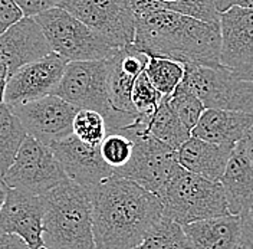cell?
Wrapping results in <instances>:
<instances>
[{
    "mask_svg": "<svg viewBox=\"0 0 253 249\" xmlns=\"http://www.w3.org/2000/svg\"><path fill=\"white\" fill-rule=\"evenodd\" d=\"M95 249H132L163 216L154 193L111 176L91 190Z\"/></svg>",
    "mask_w": 253,
    "mask_h": 249,
    "instance_id": "cell-1",
    "label": "cell"
},
{
    "mask_svg": "<svg viewBox=\"0 0 253 249\" xmlns=\"http://www.w3.org/2000/svg\"><path fill=\"white\" fill-rule=\"evenodd\" d=\"M132 44L148 56L167 58L183 65H221L219 25L170 10L135 17Z\"/></svg>",
    "mask_w": 253,
    "mask_h": 249,
    "instance_id": "cell-2",
    "label": "cell"
},
{
    "mask_svg": "<svg viewBox=\"0 0 253 249\" xmlns=\"http://www.w3.org/2000/svg\"><path fill=\"white\" fill-rule=\"evenodd\" d=\"M41 198L45 248L95 249L91 190L68 179Z\"/></svg>",
    "mask_w": 253,
    "mask_h": 249,
    "instance_id": "cell-3",
    "label": "cell"
},
{
    "mask_svg": "<svg viewBox=\"0 0 253 249\" xmlns=\"http://www.w3.org/2000/svg\"><path fill=\"white\" fill-rule=\"evenodd\" d=\"M156 196L163 204V216L181 226L230 215L220 183L207 180L183 167Z\"/></svg>",
    "mask_w": 253,
    "mask_h": 249,
    "instance_id": "cell-4",
    "label": "cell"
},
{
    "mask_svg": "<svg viewBox=\"0 0 253 249\" xmlns=\"http://www.w3.org/2000/svg\"><path fill=\"white\" fill-rule=\"evenodd\" d=\"M147 120L148 115L140 114L129 125L117 128L132 140L134 150L129 161L114 174L157 195L181 166L177 161V150L147 133Z\"/></svg>",
    "mask_w": 253,
    "mask_h": 249,
    "instance_id": "cell-5",
    "label": "cell"
},
{
    "mask_svg": "<svg viewBox=\"0 0 253 249\" xmlns=\"http://www.w3.org/2000/svg\"><path fill=\"white\" fill-rule=\"evenodd\" d=\"M52 95H56L79 109L99 112L108 130L129 125L138 115L117 112L112 108L107 87V59L68 62L62 78Z\"/></svg>",
    "mask_w": 253,
    "mask_h": 249,
    "instance_id": "cell-6",
    "label": "cell"
},
{
    "mask_svg": "<svg viewBox=\"0 0 253 249\" xmlns=\"http://www.w3.org/2000/svg\"><path fill=\"white\" fill-rule=\"evenodd\" d=\"M33 19L41 26L50 50L69 62L108 59L117 52L115 48L61 7H53Z\"/></svg>",
    "mask_w": 253,
    "mask_h": 249,
    "instance_id": "cell-7",
    "label": "cell"
},
{
    "mask_svg": "<svg viewBox=\"0 0 253 249\" xmlns=\"http://www.w3.org/2000/svg\"><path fill=\"white\" fill-rule=\"evenodd\" d=\"M183 81L200 98L206 109H229L253 115V82L237 78L232 69L184 65Z\"/></svg>",
    "mask_w": 253,
    "mask_h": 249,
    "instance_id": "cell-8",
    "label": "cell"
},
{
    "mask_svg": "<svg viewBox=\"0 0 253 249\" xmlns=\"http://www.w3.org/2000/svg\"><path fill=\"white\" fill-rule=\"evenodd\" d=\"M9 187L35 196H43L68 180L52 149L28 136L22 143L12 166L0 177Z\"/></svg>",
    "mask_w": 253,
    "mask_h": 249,
    "instance_id": "cell-9",
    "label": "cell"
},
{
    "mask_svg": "<svg viewBox=\"0 0 253 249\" xmlns=\"http://www.w3.org/2000/svg\"><path fill=\"white\" fill-rule=\"evenodd\" d=\"M58 7L81 20L110 47L120 49L134 42L135 17L129 0H61Z\"/></svg>",
    "mask_w": 253,
    "mask_h": 249,
    "instance_id": "cell-10",
    "label": "cell"
},
{
    "mask_svg": "<svg viewBox=\"0 0 253 249\" xmlns=\"http://www.w3.org/2000/svg\"><path fill=\"white\" fill-rule=\"evenodd\" d=\"M10 108L23 124L28 136L46 146L72 134V123L79 109L52 94Z\"/></svg>",
    "mask_w": 253,
    "mask_h": 249,
    "instance_id": "cell-11",
    "label": "cell"
},
{
    "mask_svg": "<svg viewBox=\"0 0 253 249\" xmlns=\"http://www.w3.org/2000/svg\"><path fill=\"white\" fill-rule=\"evenodd\" d=\"M68 62L61 55L50 52L46 56L19 68L7 78L4 104L13 107L50 95L62 78Z\"/></svg>",
    "mask_w": 253,
    "mask_h": 249,
    "instance_id": "cell-12",
    "label": "cell"
},
{
    "mask_svg": "<svg viewBox=\"0 0 253 249\" xmlns=\"http://www.w3.org/2000/svg\"><path fill=\"white\" fill-rule=\"evenodd\" d=\"M0 231L17 235L29 249L43 247V202L23 190L9 189L0 210Z\"/></svg>",
    "mask_w": 253,
    "mask_h": 249,
    "instance_id": "cell-13",
    "label": "cell"
},
{
    "mask_svg": "<svg viewBox=\"0 0 253 249\" xmlns=\"http://www.w3.org/2000/svg\"><path fill=\"white\" fill-rule=\"evenodd\" d=\"M59 161L66 177L79 186L94 190L114 170L102 160L99 147H91L79 141L74 134L49 146Z\"/></svg>",
    "mask_w": 253,
    "mask_h": 249,
    "instance_id": "cell-14",
    "label": "cell"
},
{
    "mask_svg": "<svg viewBox=\"0 0 253 249\" xmlns=\"http://www.w3.org/2000/svg\"><path fill=\"white\" fill-rule=\"evenodd\" d=\"M52 50L41 26L33 17H23L0 35V61L7 68V78L28 63Z\"/></svg>",
    "mask_w": 253,
    "mask_h": 249,
    "instance_id": "cell-15",
    "label": "cell"
},
{
    "mask_svg": "<svg viewBox=\"0 0 253 249\" xmlns=\"http://www.w3.org/2000/svg\"><path fill=\"white\" fill-rule=\"evenodd\" d=\"M150 56L129 44L117 49L107 59V87L112 108L117 112L138 115L131 102V90L134 81L145 71Z\"/></svg>",
    "mask_w": 253,
    "mask_h": 249,
    "instance_id": "cell-16",
    "label": "cell"
},
{
    "mask_svg": "<svg viewBox=\"0 0 253 249\" xmlns=\"http://www.w3.org/2000/svg\"><path fill=\"white\" fill-rule=\"evenodd\" d=\"M220 63L229 69L253 59V9L232 7L219 16Z\"/></svg>",
    "mask_w": 253,
    "mask_h": 249,
    "instance_id": "cell-17",
    "label": "cell"
},
{
    "mask_svg": "<svg viewBox=\"0 0 253 249\" xmlns=\"http://www.w3.org/2000/svg\"><path fill=\"white\" fill-rule=\"evenodd\" d=\"M219 183L229 213L246 218L253 206V169L239 143L232 150Z\"/></svg>",
    "mask_w": 253,
    "mask_h": 249,
    "instance_id": "cell-18",
    "label": "cell"
},
{
    "mask_svg": "<svg viewBox=\"0 0 253 249\" xmlns=\"http://www.w3.org/2000/svg\"><path fill=\"white\" fill-rule=\"evenodd\" d=\"M243 218L224 215L183 226L189 249H237L240 247Z\"/></svg>",
    "mask_w": 253,
    "mask_h": 249,
    "instance_id": "cell-19",
    "label": "cell"
},
{
    "mask_svg": "<svg viewBox=\"0 0 253 249\" xmlns=\"http://www.w3.org/2000/svg\"><path fill=\"white\" fill-rule=\"evenodd\" d=\"M235 146H221L190 137L177 149V161L184 170L219 182Z\"/></svg>",
    "mask_w": 253,
    "mask_h": 249,
    "instance_id": "cell-20",
    "label": "cell"
},
{
    "mask_svg": "<svg viewBox=\"0 0 253 249\" xmlns=\"http://www.w3.org/2000/svg\"><path fill=\"white\" fill-rule=\"evenodd\" d=\"M253 125V115L229 109H205L191 136L200 140L236 146Z\"/></svg>",
    "mask_w": 253,
    "mask_h": 249,
    "instance_id": "cell-21",
    "label": "cell"
},
{
    "mask_svg": "<svg viewBox=\"0 0 253 249\" xmlns=\"http://www.w3.org/2000/svg\"><path fill=\"white\" fill-rule=\"evenodd\" d=\"M147 133L173 150H177L184 141L191 137L190 130L181 124L178 117L174 114L167 97H163L154 112L148 115Z\"/></svg>",
    "mask_w": 253,
    "mask_h": 249,
    "instance_id": "cell-22",
    "label": "cell"
},
{
    "mask_svg": "<svg viewBox=\"0 0 253 249\" xmlns=\"http://www.w3.org/2000/svg\"><path fill=\"white\" fill-rule=\"evenodd\" d=\"M28 137L20 120L7 104L0 105V177L12 166L22 143Z\"/></svg>",
    "mask_w": 253,
    "mask_h": 249,
    "instance_id": "cell-23",
    "label": "cell"
},
{
    "mask_svg": "<svg viewBox=\"0 0 253 249\" xmlns=\"http://www.w3.org/2000/svg\"><path fill=\"white\" fill-rule=\"evenodd\" d=\"M132 249H189L183 226L171 219L161 216L147 232L141 242Z\"/></svg>",
    "mask_w": 253,
    "mask_h": 249,
    "instance_id": "cell-24",
    "label": "cell"
},
{
    "mask_svg": "<svg viewBox=\"0 0 253 249\" xmlns=\"http://www.w3.org/2000/svg\"><path fill=\"white\" fill-rule=\"evenodd\" d=\"M167 100L174 114L181 121V124L191 133V130L199 123L203 111L206 109L200 98L181 79V82L175 87L173 93L167 95Z\"/></svg>",
    "mask_w": 253,
    "mask_h": 249,
    "instance_id": "cell-25",
    "label": "cell"
},
{
    "mask_svg": "<svg viewBox=\"0 0 253 249\" xmlns=\"http://www.w3.org/2000/svg\"><path fill=\"white\" fill-rule=\"evenodd\" d=\"M145 74L158 93L167 97L181 82L184 77V65L167 58L150 56Z\"/></svg>",
    "mask_w": 253,
    "mask_h": 249,
    "instance_id": "cell-26",
    "label": "cell"
},
{
    "mask_svg": "<svg viewBox=\"0 0 253 249\" xmlns=\"http://www.w3.org/2000/svg\"><path fill=\"white\" fill-rule=\"evenodd\" d=\"M108 127L105 118L92 109H78L72 123V134L86 146L99 147L105 139Z\"/></svg>",
    "mask_w": 253,
    "mask_h": 249,
    "instance_id": "cell-27",
    "label": "cell"
},
{
    "mask_svg": "<svg viewBox=\"0 0 253 249\" xmlns=\"http://www.w3.org/2000/svg\"><path fill=\"white\" fill-rule=\"evenodd\" d=\"M134 143L121 133L120 130H108L105 139L99 146V153L102 160L110 166L112 170L124 167L132 156Z\"/></svg>",
    "mask_w": 253,
    "mask_h": 249,
    "instance_id": "cell-28",
    "label": "cell"
},
{
    "mask_svg": "<svg viewBox=\"0 0 253 249\" xmlns=\"http://www.w3.org/2000/svg\"><path fill=\"white\" fill-rule=\"evenodd\" d=\"M164 95L158 93L156 87L151 84L150 78L147 77L145 71L137 77L134 81L132 90H131V102L138 114L150 115L157 108Z\"/></svg>",
    "mask_w": 253,
    "mask_h": 249,
    "instance_id": "cell-29",
    "label": "cell"
},
{
    "mask_svg": "<svg viewBox=\"0 0 253 249\" xmlns=\"http://www.w3.org/2000/svg\"><path fill=\"white\" fill-rule=\"evenodd\" d=\"M25 16L15 0H0V35L17 23Z\"/></svg>",
    "mask_w": 253,
    "mask_h": 249,
    "instance_id": "cell-30",
    "label": "cell"
},
{
    "mask_svg": "<svg viewBox=\"0 0 253 249\" xmlns=\"http://www.w3.org/2000/svg\"><path fill=\"white\" fill-rule=\"evenodd\" d=\"M25 17H35L53 7H58L61 0H15Z\"/></svg>",
    "mask_w": 253,
    "mask_h": 249,
    "instance_id": "cell-31",
    "label": "cell"
},
{
    "mask_svg": "<svg viewBox=\"0 0 253 249\" xmlns=\"http://www.w3.org/2000/svg\"><path fill=\"white\" fill-rule=\"evenodd\" d=\"M0 249H29L26 242L17 235L6 234L0 231Z\"/></svg>",
    "mask_w": 253,
    "mask_h": 249,
    "instance_id": "cell-32",
    "label": "cell"
},
{
    "mask_svg": "<svg viewBox=\"0 0 253 249\" xmlns=\"http://www.w3.org/2000/svg\"><path fill=\"white\" fill-rule=\"evenodd\" d=\"M214 6L219 13H223L232 7H245V9H253V0H213Z\"/></svg>",
    "mask_w": 253,
    "mask_h": 249,
    "instance_id": "cell-33",
    "label": "cell"
},
{
    "mask_svg": "<svg viewBox=\"0 0 253 249\" xmlns=\"http://www.w3.org/2000/svg\"><path fill=\"white\" fill-rule=\"evenodd\" d=\"M240 247H243L245 249H253V220L248 218H243Z\"/></svg>",
    "mask_w": 253,
    "mask_h": 249,
    "instance_id": "cell-34",
    "label": "cell"
},
{
    "mask_svg": "<svg viewBox=\"0 0 253 249\" xmlns=\"http://www.w3.org/2000/svg\"><path fill=\"white\" fill-rule=\"evenodd\" d=\"M239 144H240V147H242L245 156H246L249 164L252 166L253 169V125L251 127V130L246 133V136L239 141Z\"/></svg>",
    "mask_w": 253,
    "mask_h": 249,
    "instance_id": "cell-35",
    "label": "cell"
},
{
    "mask_svg": "<svg viewBox=\"0 0 253 249\" xmlns=\"http://www.w3.org/2000/svg\"><path fill=\"white\" fill-rule=\"evenodd\" d=\"M232 71H233V74L236 75L237 78L253 82V59L248 61L243 65H240V66H237V68L232 69Z\"/></svg>",
    "mask_w": 253,
    "mask_h": 249,
    "instance_id": "cell-36",
    "label": "cell"
},
{
    "mask_svg": "<svg viewBox=\"0 0 253 249\" xmlns=\"http://www.w3.org/2000/svg\"><path fill=\"white\" fill-rule=\"evenodd\" d=\"M6 193H7V186L0 180V210H1V206H3L4 199H6Z\"/></svg>",
    "mask_w": 253,
    "mask_h": 249,
    "instance_id": "cell-37",
    "label": "cell"
},
{
    "mask_svg": "<svg viewBox=\"0 0 253 249\" xmlns=\"http://www.w3.org/2000/svg\"><path fill=\"white\" fill-rule=\"evenodd\" d=\"M6 79H1L0 81V105L4 102V94H6Z\"/></svg>",
    "mask_w": 253,
    "mask_h": 249,
    "instance_id": "cell-38",
    "label": "cell"
},
{
    "mask_svg": "<svg viewBox=\"0 0 253 249\" xmlns=\"http://www.w3.org/2000/svg\"><path fill=\"white\" fill-rule=\"evenodd\" d=\"M1 79H6L7 81V68L3 65V62L0 61V81Z\"/></svg>",
    "mask_w": 253,
    "mask_h": 249,
    "instance_id": "cell-39",
    "label": "cell"
},
{
    "mask_svg": "<svg viewBox=\"0 0 253 249\" xmlns=\"http://www.w3.org/2000/svg\"><path fill=\"white\" fill-rule=\"evenodd\" d=\"M248 219H251V220H253V206H252V209H251V212L248 213V216H246Z\"/></svg>",
    "mask_w": 253,
    "mask_h": 249,
    "instance_id": "cell-40",
    "label": "cell"
},
{
    "mask_svg": "<svg viewBox=\"0 0 253 249\" xmlns=\"http://www.w3.org/2000/svg\"><path fill=\"white\" fill-rule=\"evenodd\" d=\"M166 1H177V0H166Z\"/></svg>",
    "mask_w": 253,
    "mask_h": 249,
    "instance_id": "cell-41",
    "label": "cell"
},
{
    "mask_svg": "<svg viewBox=\"0 0 253 249\" xmlns=\"http://www.w3.org/2000/svg\"><path fill=\"white\" fill-rule=\"evenodd\" d=\"M39 249H47V248H45V247H42V248H39Z\"/></svg>",
    "mask_w": 253,
    "mask_h": 249,
    "instance_id": "cell-42",
    "label": "cell"
},
{
    "mask_svg": "<svg viewBox=\"0 0 253 249\" xmlns=\"http://www.w3.org/2000/svg\"><path fill=\"white\" fill-rule=\"evenodd\" d=\"M239 249H245V248H243V247H239Z\"/></svg>",
    "mask_w": 253,
    "mask_h": 249,
    "instance_id": "cell-43",
    "label": "cell"
},
{
    "mask_svg": "<svg viewBox=\"0 0 253 249\" xmlns=\"http://www.w3.org/2000/svg\"><path fill=\"white\" fill-rule=\"evenodd\" d=\"M237 249H239V248H237Z\"/></svg>",
    "mask_w": 253,
    "mask_h": 249,
    "instance_id": "cell-44",
    "label": "cell"
}]
</instances>
